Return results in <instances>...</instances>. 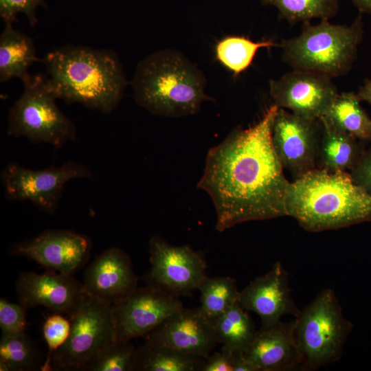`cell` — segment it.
<instances>
[{
    "mask_svg": "<svg viewBox=\"0 0 371 371\" xmlns=\"http://www.w3.org/2000/svg\"><path fill=\"white\" fill-rule=\"evenodd\" d=\"M233 371H256L245 355V352L233 351Z\"/></svg>",
    "mask_w": 371,
    "mask_h": 371,
    "instance_id": "35",
    "label": "cell"
},
{
    "mask_svg": "<svg viewBox=\"0 0 371 371\" xmlns=\"http://www.w3.org/2000/svg\"><path fill=\"white\" fill-rule=\"evenodd\" d=\"M90 239L70 230H46L38 236L13 245L12 256L26 257L49 270L72 275L88 261Z\"/></svg>",
    "mask_w": 371,
    "mask_h": 371,
    "instance_id": "14",
    "label": "cell"
},
{
    "mask_svg": "<svg viewBox=\"0 0 371 371\" xmlns=\"http://www.w3.org/2000/svg\"><path fill=\"white\" fill-rule=\"evenodd\" d=\"M41 368L36 348L25 332L1 335V371H32Z\"/></svg>",
    "mask_w": 371,
    "mask_h": 371,
    "instance_id": "27",
    "label": "cell"
},
{
    "mask_svg": "<svg viewBox=\"0 0 371 371\" xmlns=\"http://www.w3.org/2000/svg\"><path fill=\"white\" fill-rule=\"evenodd\" d=\"M246 311L236 302L213 321L218 344L232 351L245 352L257 331Z\"/></svg>",
    "mask_w": 371,
    "mask_h": 371,
    "instance_id": "24",
    "label": "cell"
},
{
    "mask_svg": "<svg viewBox=\"0 0 371 371\" xmlns=\"http://www.w3.org/2000/svg\"><path fill=\"white\" fill-rule=\"evenodd\" d=\"M265 6H273L279 18L291 24L310 22L313 19H330L339 8V0H260Z\"/></svg>",
    "mask_w": 371,
    "mask_h": 371,
    "instance_id": "26",
    "label": "cell"
},
{
    "mask_svg": "<svg viewBox=\"0 0 371 371\" xmlns=\"http://www.w3.org/2000/svg\"><path fill=\"white\" fill-rule=\"evenodd\" d=\"M144 337L146 344L205 359L218 344L212 321L200 307L181 308Z\"/></svg>",
    "mask_w": 371,
    "mask_h": 371,
    "instance_id": "16",
    "label": "cell"
},
{
    "mask_svg": "<svg viewBox=\"0 0 371 371\" xmlns=\"http://www.w3.org/2000/svg\"><path fill=\"white\" fill-rule=\"evenodd\" d=\"M70 330V319H66L61 314L54 313L46 319L43 327V333L47 346L48 353L41 370H50L51 357L54 352L65 343Z\"/></svg>",
    "mask_w": 371,
    "mask_h": 371,
    "instance_id": "30",
    "label": "cell"
},
{
    "mask_svg": "<svg viewBox=\"0 0 371 371\" xmlns=\"http://www.w3.org/2000/svg\"><path fill=\"white\" fill-rule=\"evenodd\" d=\"M349 173L355 183L371 194V143L368 149L364 148Z\"/></svg>",
    "mask_w": 371,
    "mask_h": 371,
    "instance_id": "33",
    "label": "cell"
},
{
    "mask_svg": "<svg viewBox=\"0 0 371 371\" xmlns=\"http://www.w3.org/2000/svg\"><path fill=\"white\" fill-rule=\"evenodd\" d=\"M131 85L136 103L152 114L179 117L197 113L212 98L202 71L177 50L155 52L137 65Z\"/></svg>",
    "mask_w": 371,
    "mask_h": 371,
    "instance_id": "4",
    "label": "cell"
},
{
    "mask_svg": "<svg viewBox=\"0 0 371 371\" xmlns=\"http://www.w3.org/2000/svg\"><path fill=\"white\" fill-rule=\"evenodd\" d=\"M22 82L23 93L8 112V135L56 148L75 140L76 125L57 106L46 75L30 74Z\"/></svg>",
    "mask_w": 371,
    "mask_h": 371,
    "instance_id": "6",
    "label": "cell"
},
{
    "mask_svg": "<svg viewBox=\"0 0 371 371\" xmlns=\"http://www.w3.org/2000/svg\"><path fill=\"white\" fill-rule=\"evenodd\" d=\"M177 297L148 284L113 306L116 341L145 336L183 308Z\"/></svg>",
    "mask_w": 371,
    "mask_h": 371,
    "instance_id": "12",
    "label": "cell"
},
{
    "mask_svg": "<svg viewBox=\"0 0 371 371\" xmlns=\"http://www.w3.org/2000/svg\"><path fill=\"white\" fill-rule=\"evenodd\" d=\"M361 13L349 25L328 19L303 23L301 32L280 44L284 62L295 70L317 74L330 79L346 75L357 58L363 36Z\"/></svg>",
    "mask_w": 371,
    "mask_h": 371,
    "instance_id": "5",
    "label": "cell"
},
{
    "mask_svg": "<svg viewBox=\"0 0 371 371\" xmlns=\"http://www.w3.org/2000/svg\"><path fill=\"white\" fill-rule=\"evenodd\" d=\"M92 176L88 167L69 161L58 167L41 170L10 164L2 170L1 180L8 199L29 201L41 211L54 214L67 183Z\"/></svg>",
    "mask_w": 371,
    "mask_h": 371,
    "instance_id": "9",
    "label": "cell"
},
{
    "mask_svg": "<svg viewBox=\"0 0 371 371\" xmlns=\"http://www.w3.org/2000/svg\"><path fill=\"white\" fill-rule=\"evenodd\" d=\"M320 119H312L278 108L271 139L284 168L295 179L317 168L321 137Z\"/></svg>",
    "mask_w": 371,
    "mask_h": 371,
    "instance_id": "11",
    "label": "cell"
},
{
    "mask_svg": "<svg viewBox=\"0 0 371 371\" xmlns=\"http://www.w3.org/2000/svg\"><path fill=\"white\" fill-rule=\"evenodd\" d=\"M19 303L26 309L44 306L54 313L71 317L83 302L87 293L82 282L72 275L48 270L19 274L16 284Z\"/></svg>",
    "mask_w": 371,
    "mask_h": 371,
    "instance_id": "15",
    "label": "cell"
},
{
    "mask_svg": "<svg viewBox=\"0 0 371 371\" xmlns=\"http://www.w3.org/2000/svg\"><path fill=\"white\" fill-rule=\"evenodd\" d=\"M273 104L248 128H234L206 156L197 188L211 198L216 229L223 232L249 221L286 216L289 181L272 143Z\"/></svg>",
    "mask_w": 371,
    "mask_h": 371,
    "instance_id": "1",
    "label": "cell"
},
{
    "mask_svg": "<svg viewBox=\"0 0 371 371\" xmlns=\"http://www.w3.org/2000/svg\"><path fill=\"white\" fill-rule=\"evenodd\" d=\"M361 14H371V0H350Z\"/></svg>",
    "mask_w": 371,
    "mask_h": 371,
    "instance_id": "37",
    "label": "cell"
},
{
    "mask_svg": "<svg viewBox=\"0 0 371 371\" xmlns=\"http://www.w3.org/2000/svg\"><path fill=\"white\" fill-rule=\"evenodd\" d=\"M148 247L151 267L146 277L148 284L179 297L190 295L207 276L203 256L188 245L173 246L153 236Z\"/></svg>",
    "mask_w": 371,
    "mask_h": 371,
    "instance_id": "10",
    "label": "cell"
},
{
    "mask_svg": "<svg viewBox=\"0 0 371 371\" xmlns=\"http://www.w3.org/2000/svg\"><path fill=\"white\" fill-rule=\"evenodd\" d=\"M198 289L201 293V306L204 314L212 321L238 302L240 291L236 280L230 277L206 276Z\"/></svg>",
    "mask_w": 371,
    "mask_h": 371,
    "instance_id": "28",
    "label": "cell"
},
{
    "mask_svg": "<svg viewBox=\"0 0 371 371\" xmlns=\"http://www.w3.org/2000/svg\"><path fill=\"white\" fill-rule=\"evenodd\" d=\"M285 208L309 232L348 227L371 220V194L348 172L315 169L289 183Z\"/></svg>",
    "mask_w": 371,
    "mask_h": 371,
    "instance_id": "3",
    "label": "cell"
},
{
    "mask_svg": "<svg viewBox=\"0 0 371 371\" xmlns=\"http://www.w3.org/2000/svg\"><path fill=\"white\" fill-rule=\"evenodd\" d=\"M26 308L20 303L15 304L4 298L0 300V327L1 335H13L25 332Z\"/></svg>",
    "mask_w": 371,
    "mask_h": 371,
    "instance_id": "31",
    "label": "cell"
},
{
    "mask_svg": "<svg viewBox=\"0 0 371 371\" xmlns=\"http://www.w3.org/2000/svg\"><path fill=\"white\" fill-rule=\"evenodd\" d=\"M38 59L33 40L15 30L12 23H5L0 34V81L16 78L23 81L29 68Z\"/></svg>",
    "mask_w": 371,
    "mask_h": 371,
    "instance_id": "21",
    "label": "cell"
},
{
    "mask_svg": "<svg viewBox=\"0 0 371 371\" xmlns=\"http://www.w3.org/2000/svg\"><path fill=\"white\" fill-rule=\"evenodd\" d=\"M278 45L271 40L255 42L244 36L229 35L216 43L215 56L224 67L238 76L251 65L258 49Z\"/></svg>",
    "mask_w": 371,
    "mask_h": 371,
    "instance_id": "25",
    "label": "cell"
},
{
    "mask_svg": "<svg viewBox=\"0 0 371 371\" xmlns=\"http://www.w3.org/2000/svg\"><path fill=\"white\" fill-rule=\"evenodd\" d=\"M201 371H233V351L223 346L205 359Z\"/></svg>",
    "mask_w": 371,
    "mask_h": 371,
    "instance_id": "34",
    "label": "cell"
},
{
    "mask_svg": "<svg viewBox=\"0 0 371 371\" xmlns=\"http://www.w3.org/2000/svg\"><path fill=\"white\" fill-rule=\"evenodd\" d=\"M319 119L322 130L317 168L331 172L350 171L364 148L359 139L336 127L324 116Z\"/></svg>",
    "mask_w": 371,
    "mask_h": 371,
    "instance_id": "20",
    "label": "cell"
},
{
    "mask_svg": "<svg viewBox=\"0 0 371 371\" xmlns=\"http://www.w3.org/2000/svg\"><path fill=\"white\" fill-rule=\"evenodd\" d=\"M269 94L280 109L312 119L325 115L339 94L331 79L310 71L295 70L269 81Z\"/></svg>",
    "mask_w": 371,
    "mask_h": 371,
    "instance_id": "13",
    "label": "cell"
},
{
    "mask_svg": "<svg viewBox=\"0 0 371 371\" xmlns=\"http://www.w3.org/2000/svg\"><path fill=\"white\" fill-rule=\"evenodd\" d=\"M361 102H366L371 104V78L366 79L357 93Z\"/></svg>",
    "mask_w": 371,
    "mask_h": 371,
    "instance_id": "36",
    "label": "cell"
},
{
    "mask_svg": "<svg viewBox=\"0 0 371 371\" xmlns=\"http://www.w3.org/2000/svg\"><path fill=\"white\" fill-rule=\"evenodd\" d=\"M137 348L130 341H116L97 356L82 371H133Z\"/></svg>",
    "mask_w": 371,
    "mask_h": 371,
    "instance_id": "29",
    "label": "cell"
},
{
    "mask_svg": "<svg viewBox=\"0 0 371 371\" xmlns=\"http://www.w3.org/2000/svg\"><path fill=\"white\" fill-rule=\"evenodd\" d=\"M41 62L58 99L109 114L123 96L126 76L111 49L67 45L48 52Z\"/></svg>",
    "mask_w": 371,
    "mask_h": 371,
    "instance_id": "2",
    "label": "cell"
},
{
    "mask_svg": "<svg viewBox=\"0 0 371 371\" xmlns=\"http://www.w3.org/2000/svg\"><path fill=\"white\" fill-rule=\"evenodd\" d=\"M357 93H339L326 115L333 124L361 141L371 140V118L363 110Z\"/></svg>",
    "mask_w": 371,
    "mask_h": 371,
    "instance_id": "23",
    "label": "cell"
},
{
    "mask_svg": "<svg viewBox=\"0 0 371 371\" xmlns=\"http://www.w3.org/2000/svg\"><path fill=\"white\" fill-rule=\"evenodd\" d=\"M295 321L262 326L245 355L256 371H286L300 368L295 338Z\"/></svg>",
    "mask_w": 371,
    "mask_h": 371,
    "instance_id": "19",
    "label": "cell"
},
{
    "mask_svg": "<svg viewBox=\"0 0 371 371\" xmlns=\"http://www.w3.org/2000/svg\"><path fill=\"white\" fill-rule=\"evenodd\" d=\"M294 321L300 370H315L341 357L352 324L331 289L320 291Z\"/></svg>",
    "mask_w": 371,
    "mask_h": 371,
    "instance_id": "7",
    "label": "cell"
},
{
    "mask_svg": "<svg viewBox=\"0 0 371 371\" xmlns=\"http://www.w3.org/2000/svg\"><path fill=\"white\" fill-rule=\"evenodd\" d=\"M44 0H0V16L4 23H12L18 14L26 16L34 27L37 23L36 10Z\"/></svg>",
    "mask_w": 371,
    "mask_h": 371,
    "instance_id": "32",
    "label": "cell"
},
{
    "mask_svg": "<svg viewBox=\"0 0 371 371\" xmlns=\"http://www.w3.org/2000/svg\"><path fill=\"white\" fill-rule=\"evenodd\" d=\"M69 319V337L52 355L50 370L82 371L95 356L116 342L111 304L87 294Z\"/></svg>",
    "mask_w": 371,
    "mask_h": 371,
    "instance_id": "8",
    "label": "cell"
},
{
    "mask_svg": "<svg viewBox=\"0 0 371 371\" xmlns=\"http://www.w3.org/2000/svg\"><path fill=\"white\" fill-rule=\"evenodd\" d=\"M205 358L144 343L137 348L133 370L201 371Z\"/></svg>",
    "mask_w": 371,
    "mask_h": 371,
    "instance_id": "22",
    "label": "cell"
},
{
    "mask_svg": "<svg viewBox=\"0 0 371 371\" xmlns=\"http://www.w3.org/2000/svg\"><path fill=\"white\" fill-rule=\"evenodd\" d=\"M238 303L245 311L256 313L262 326L276 324L285 315L297 317L300 311L291 297L288 273L280 262L240 291Z\"/></svg>",
    "mask_w": 371,
    "mask_h": 371,
    "instance_id": "18",
    "label": "cell"
},
{
    "mask_svg": "<svg viewBox=\"0 0 371 371\" xmlns=\"http://www.w3.org/2000/svg\"><path fill=\"white\" fill-rule=\"evenodd\" d=\"M137 281L128 254L111 247L87 267L82 283L87 295L113 306L137 288Z\"/></svg>",
    "mask_w": 371,
    "mask_h": 371,
    "instance_id": "17",
    "label": "cell"
}]
</instances>
